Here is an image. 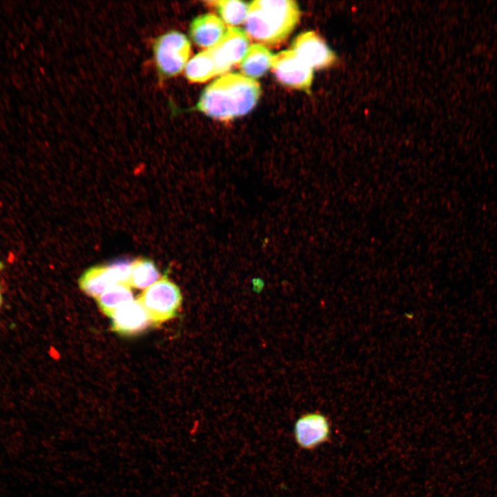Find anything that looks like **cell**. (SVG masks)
<instances>
[{
    "label": "cell",
    "instance_id": "obj_1",
    "mask_svg": "<svg viewBox=\"0 0 497 497\" xmlns=\"http://www.w3.org/2000/svg\"><path fill=\"white\" fill-rule=\"evenodd\" d=\"M261 92L257 81L240 73H226L205 88L195 107L213 119L227 121L251 112Z\"/></svg>",
    "mask_w": 497,
    "mask_h": 497
},
{
    "label": "cell",
    "instance_id": "obj_2",
    "mask_svg": "<svg viewBox=\"0 0 497 497\" xmlns=\"http://www.w3.org/2000/svg\"><path fill=\"white\" fill-rule=\"evenodd\" d=\"M300 16V7L295 1H253L244 23L245 32L260 44L275 46L289 37Z\"/></svg>",
    "mask_w": 497,
    "mask_h": 497
},
{
    "label": "cell",
    "instance_id": "obj_3",
    "mask_svg": "<svg viewBox=\"0 0 497 497\" xmlns=\"http://www.w3.org/2000/svg\"><path fill=\"white\" fill-rule=\"evenodd\" d=\"M152 324H159L176 318L182 304L179 286L166 275L144 290L137 298Z\"/></svg>",
    "mask_w": 497,
    "mask_h": 497
},
{
    "label": "cell",
    "instance_id": "obj_4",
    "mask_svg": "<svg viewBox=\"0 0 497 497\" xmlns=\"http://www.w3.org/2000/svg\"><path fill=\"white\" fill-rule=\"evenodd\" d=\"M191 47L185 35L172 30L155 39L153 44L155 68L161 79L178 75L186 67Z\"/></svg>",
    "mask_w": 497,
    "mask_h": 497
},
{
    "label": "cell",
    "instance_id": "obj_5",
    "mask_svg": "<svg viewBox=\"0 0 497 497\" xmlns=\"http://www.w3.org/2000/svg\"><path fill=\"white\" fill-rule=\"evenodd\" d=\"M131 266L132 262L128 260L92 266L80 276L79 286L88 295L97 298L112 286L129 285Z\"/></svg>",
    "mask_w": 497,
    "mask_h": 497
},
{
    "label": "cell",
    "instance_id": "obj_6",
    "mask_svg": "<svg viewBox=\"0 0 497 497\" xmlns=\"http://www.w3.org/2000/svg\"><path fill=\"white\" fill-rule=\"evenodd\" d=\"M271 68L275 79L281 84L293 89L310 92L314 70L291 49L273 55Z\"/></svg>",
    "mask_w": 497,
    "mask_h": 497
},
{
    "label": "cell",
    "instance_id": "obj_7",
    "mask_svg": "<svg viewBox=\"0 0 497 497\" xmlns=\"http://www.w3.org/2000/svg\"><path fill=\"white\" fill-rule=\"evenodd\" d=\"M249 46V37L245 31L237 27H228L220 41L208 49L215 63L217 75H225L233 66L240 64Z\"/></svg>",
    "mask_w": 497,
    "mask_h": 497
},
{
    "label": "cell",
    "instance_id": "obj_8",
    "mask_svg": "<svg viewBox=\"0 0 497 497\" xmlns=\"http://www.w3.org/2000/svg\"><path fill=\"white\" fill-rule=\"evenodd\" d=\"M291 50L313 70L330 68L338 61L335 52L313 30L301 32L293 41Z\"/></svg>",
    "mask_w": 497,
    "mask_h": 497
},
{
    "label": "cell",
    "instance_id": "obj_9",
    "mask_svg": "<svg viewBox=\"0 0 497 497\" xmlns=\"http://www.w3.org/2000/svg\"><path fill=\"white\" fill-rule=\"evenodd\" d=\"M296 445L304 450L311 451L331 440V429L329 418L320 412H309L300 416L293 429Z\"/></svg>",
    "mask_w": 497,
    "mask_h": 497
},
{
    "label": "cell",
    "instance_id": "obj_10",
    "mask_svg": "<svg viewBox=\"0 0 497 497\" xmlns=\"http://www.w3.org/2000/svg\"><path fill=\"white\" fill-rule=\"evenodd\" d=\"M110 318L112 330L121 335L137 334L152 324L137 299L119 307Z\"/></svg>",
    "mask_w": 497,
    "mask_h": 497
},
{
    "label": "cell",
    "instance_id": "obj_11",
    "mask_svg": "<svg viewBox=\"0 0 497 497\" xmlns=\"http://www.w3.org/2000/svg\"><path fill=\"white\" fill-rule=\"evenodd\" d=\"M226 30L224 23L220 17L213 14H204L192 21L189 33L197 46L208 50L220 41Z\"/></svg>",
    "mask_w": 497,
    "mask_h": 497
},
{
    "label": "cell",
    "instance_id": "obj_12",
    "mask_svg": "<svg viewBox=\"0 0 497 497\" xmlns=\"http://www.w3.org/2000/svg\"><path fill=\"white\" fill-rule=\"evenodd\" d=\"M273 55L262 44L251 45L240 63L241 74L255 80L262 77L271 68Z\"/></svg>",
    "mask_w": 497,
    "mask_h": 497
},
{
    "label": "cell",
    "instance_id": "obj_13",
    "mask_svg": "<svg viewBox=\"0 0 497 497\" xmlns=\"http://www.w3.org/2000/svg\"><path fill=\"white\" fill-rule=\"evenodd\" d=\"M162 277L153 260L139 257L132 262L129 285L135 289H146Z\"/></svg>",
    "mask_w": 497,
    "mask_h": 497
},
{
    "label": "cell",
    "instance_id": "obj_14",
    "mask_svg": "<svg viewBox=\"0 0 497 497\" xmlns=\"http://www.w3.org/2000/svg\"><path fill=\"white\" fill-rule=\"evenodd\" d=\"M184 69L186 79L192 83H204L217 76L215 63L208 50L195 55Z\"/></svg>",
    "mask_w": 497,
    "mask_h": 497
},
{
    "label": "cell",
    "instance_id": "obj_15",
    "mask_svg": "<svg viewBox=\"0 0 497 497\" xmlns=\"http://www.w3.org/2000/svg\"><path fill=\"white\" fill-rule=\"evenodd\" d=\"M133 300V293L131 287L123 284L109 287L96 298L99 309L108 317H110L119 307Z\"/></svg>",
    "mask_w": 497,
    "mask_h": 497
},
{
    "label": "cell",
    "instance_id": "obj_16",
    "mask_svg": "<svg viewBox=\"0 0 497 497\" xmlns=\"http://www.w3.org/2000/svg\"><path fill=\"white\" fill-rule=\"evenodd\" d=\"M217 10L220 19L229 27H236L244 23L248 12L249 4L239 0L208 1Z\"/></svg>",
    "mask_w": 497,
    "mask_h": 497
},
{
    "label": "cell",
    "instance_id": "obj_17",
    "mask_svg": "<svg viewBox=\"0 0 497 497\" xmlns=\"http://www.w3.org/2000/svg\"><path fill=\"white\" fill-rule=\"evenodd\" d=\"M1 301H2V298H1V293H0V306H1Z\"/></svg>",
    "mask_w": 497,
    "mask_h": 497
},
{
    "label": "cell",
    "instance_id": "obj_18",
    "mask_svg": "<svg viewBox=\"0 0 497 497\" xmlns=\"http://www.w3.org/2000/svg\"><path fill=\"white\" fill-rule=\"evenodd\" d=\"M1 267H2V264H1V263L0 262V269H1Z\"/></svg>",
    "mask_w": 497,
    "mask_h": 497
}]
</instances>
